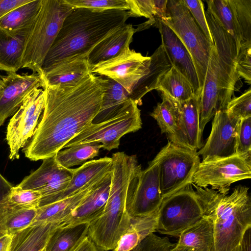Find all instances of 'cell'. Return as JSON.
<instances>
[{"mask_svg": "<svg viewBox=\"0 0 251 251\" xmlns=\"http://www.w3.org/2000/svg\"><path fill=\"white\" fill-rule=\"evenodd\" d=\"M161 96L162 102L158 103L150 115L156 121L161 133L169 137L175 134L177 128V113L171 100L163 93Z\"/></svg>", "mask_w": 251, "mask_h": 251, "instance_id": "obj_39", "label": "cell"}, {"mask_svg": "<svg viewBox=\"0 0 251 251\" xmlns=\"http://www.w3.org/2000/svg\"><path fill=\"white\" fill-rule=\"evenodd\" d=\"M153 160L158 166L163 199L192 183L193 175L201 162L197 151L169 141Z\"/></svg>", "mask_w": 251, "mask_h": 251, "instance_id": "obj_9", "label": "cell"}, {"mask_svg": "<svg viewBox=\"0 0 251 251\" xmlns=\"http://www.w3.org/2000/svg\"><path fill=\"white\" fill-rule=\"evenodd\" d=\"M45 99L44 89L34 90L10 120L6 129V140L11 160L19 158L20 150L33 136L44 110Z\"/></svg>", "mask_w": 251, "mask_h": 251, "instance_id": "obj_13", "label": "cell"}, {"mask_svg": "<svg viewBox=\"0 0 251 251\" xmlns=\"http://www.w3.org/2000/svg\"><path fill=\"white\" fill-rule=\"evenodd\" d=\"M111 177L112 169L106 174L100 184L59 226L89 224L98 218L102 213L109 196Z\"/></svg>", "mask_w": 251, "mask_h": 251, "instance_id": "obj_21", "label": "cell"}, {"mask_svg": "<svg viewBox=\"0 0 251 251\" xmlns=\"http://www.w3.org/2000/svg\"><path fill=\"white\" fill-rule=\"evenodd\" d=\"M31 0H0V20L15 8Z\"/></svg>", "mask_w": 251, "mask_h": 251, "instance_id": "obj_46", "label": "cell"}, {"mask_svg": "<svg viewBox=\"0 0 251 251\" xmlns=\"http://www.w3.org/2000/svg\"><path fill=\"white\" fill-rule=\"evenodd\" d=\"M176 245L192 251H216L212 220L203 216L198 223L183 232Z\"/></svg>", "mask_w": 251, "mask_h": 251, "instance_id": "obj_30", "label": "cell"}, {"mask_svg": "<svg viewBox=\"0 0 251 251\" xmlns=\"http://www.w3.org/2000/svg\"><path fill=\"white\" fill-rule=\"evenodd\" d=\"M44 108L35 132L24 150L38 161L55 154L99 113L104 89L102 76L90 73L74 86L45 85Z\"/></svg>", "mask_w": 251, "mask_h": 251, "instance_id": "obj_1", "label": "cell"}, {"mask_svg": "<svg viewBox=\"0 0 251 251\" xmlns=\"http://www.w3.org/2000/svg\"><path fill=\"white\" fill-rule=\"evenodd\" d=\"M150 63V56H144L129 47L119 55L95 66L91 73L116 81L130 96L135 85L149 71Z\"/></svg>", "mask_w": 251, "mask_h": 251, "instance_id": "obj_15", "label": "cell"}, {"mask_svg": "<svg viewBox=\"0 0 251 251\" xmlns=\"http://www.w3.org/2000/svg\"><path fill=\"white\" fill-rule=\"evenodd\" d=\"M37 208L11 210L0 213V234H14L30 226L36 217Z\"/></svg>", "mask_w": 251, "mask_h": 251, "instance_id": "obj_37", "label": "cell"}, {"mask_svg": "<svg viewBox=\"0 0 251 251\" xmlns=\"http://www.w3.org/2000/svg\"><path fill=\"white\" fill-rule=\"evenodd\" d=\"M157 210L146 216L131 218L130 225L113 251H129L149 234L156 231Z\"/></svg>", "mask_w": 251, "mask_h": 251, "instance_id": "obj_31", "label": "cell"}, {"mask_svg": "<svg viewBox=\"0 0 251 251\" xmlns=\"http://www.w3.org/2000/svg\"><path fill=\"white\" fill-rule=\"evenodd\" d=\"M170 251H192L190 249L177 246L175 244V246Z\"/></svg>", "mask_w": 251, "mask_h": 251, "instance_id": "obj_51", "label": "cell"}, {"mask_svg": "<svg viewBox=\"0 0 251 251\" xmlns=\"http://www.w3.org/2000/svg\"><path fill=\"white\" fill-rule=\"evenodd\" d=\"M162 21L175 32L190 53L201 93L214 45L201 30L183 0H168L165 18Z\"/></svg>", "mask_w": 251, "mask_h": 251, "instance_id": "obj_7", "label": "cell"}, {"mask_svg": "<svg viewBox=\"0 0 251 251\" xmlns=\"http://www.w3.org/2000/svg\"><path fill=\"white\" fill-rule=\"evenodd\" d=\"M102 148L101 144L91 142L78 144L59 151L55 155L57 162L62 167H71L82 165L87 160L97 156L100 150Z\"/></svg>", "mask_w": 251, "mask_h": 251, "instance_id": "obj_36", "label": "cell"}, {"mask_svg": "<svg viewBox=\"0 0 251 251\" xmlns=\"http://www.w3.org/2000/svg\"><path fill=\"white\" fill-rule=\"evenodd\" d=\"M87 57H79L64 61L41 75L45 86H71L92 73Z\"/></svg>", "mask_w": 251, "mask_h": 251, "instance_id": "obj_26", "label": "cell"}, {"mask_svg": "<svg viewBox=\"0 0 251 251\" xmlns=\"http://www.w3.org/2000/svg\"><path fill=\"white\" fill-rule=\"evenodd\" d=\"M103 91L100 107L92 123L97 124L116 115L131 100L128 91L116 81L102 76Z\"/></svg>", "mask_w": 251, "mask_h": 251, "instance_id": "obj_29", "label": "cell"}, {"mask_svg": "<svg viewBox=\"0 0 251 251\" xmlns=\"http://www.w3.org/2000/svg\"><path fill=\"white\" fill-rule=\"evenodd\" d=\"M74 169L66 168L56 161L55 156L43 160L40 166L17 185L23 189L39 192V207L50 197L64 190L69 183Z\"/></svg>", "mask_w": 251, "mask_h": 251, "instance_id": "obj_16", "label": "cell"}, {"mask_svg": "<svg viewBox=\"0 0 251 251\" xmlns=\"http://www.w3.org/2000/svg\"><path fill=\"white\" fill-rule=\"evenodd\" d=\"M60 223L30 226L14 234L10 251H44L51 234Z\"/></svg>", "mask_w": 251, "mask_h": 251, "instance_id": "obj_28", "label": "cell"}, {"mask_svg": "<svg viewBox=\"0 0 251 251\" xmlns=\"http://www.w3.org/2000/svg\"><path fill=\"white\" fill-rule=\"evenodd\" d=\"M234 90L221 68L213 45L200 98L199 123L202 133L206 125L217 111L226 110Z\"/></svg>", "mask_w": 251, "mask_h": 251, "instance_id": "obj_12", "label": "cell"}, {"mask_svg": "<svg viewBox=\"0 0 251 251\" xmlns=\"http://www.w3.org/2000/svg\"><path fill=\"white\" fill-rule=\"evenodd\" d=\"M74 8H84L96 11L116 9L128 11L127 0H64Z\"/></svg>", "mask_w": 251, "mask_h": 251, "instance_id": "obj_40", "label": "cell"}, {"mask_svg": "<svg viewBox=\"0 0 251 251\" xmlns=\"http://www.w3.org/2000/svg\"><path fill=\"white\" fill-rule=\"evenodd\" d=\"M175 244L167 237H160L152 233L129 251H170Z\"/></svg>", "mask_w": 251, "mask_h": 251, "instance_id": "obj_43", "label": "cell"}, {"mask_svg": "<svg viewBox=\"0 0 251 251\" xmlns=\"http://www.w3.org/2000/svg\"><path fill=\"white\" fill-rule=\"evenodd\" d=\"M150 58L149 71L139 80L130 93V99L137 105L142 104V98L147 93L156 90L160 77L172 67L170 61L161 45Z\"/></svg>", "mask_w": 251, "mask_h": 251, "instance_id": "obj_27", "label": "cell"}, {"mask_svg": "<svg viewBox=\"0 0 251 251\" xmlns=\"http://www.w3.org/2000/svg\"><path fill=\"white\" fill-rule=\"evenodd\" d=\"M205 12L217 53L236 61L241 46L251 44V0H207Z\"/></svg>", "mask_w": 251, "mask_h": 251, "instance_id": "obj_4", "label": "cell"}, {"mask_svg": "<svg viewBox=\"0 0 251 251\" xmlns=\"http://www.w3.org/2000/svg\"><path fill=\"white\" fill-rule=\"evenodd\" d=\"M203 217L197 193L190 183L163 199L157 210L156 231L179 237Z\"/></svg>", "mask_w": 251, "mask_h": 251, "instance_id": "obj_8", "label": "cell"}, {"mask_svg": "<svg viewBox=\"0 0 251 251\" xmlns=\"http://www.w3.org/2000/svg\"><path fill=\"white\" fill-rule=\"evenodd\" d=\"M161 37L162 46L172 67L180 73L191 84L195 95L200 97L201 92L195 67L185 46L175 32L163 22L159 21L154 25Z\"/></svg>", "mask_w": 251, "mask_h": 251, "instance_id": "obj_20", "label": "cell"}, {"mask_svg": "<svg viewBox=\"0 0 251 251\" xmlns=\"http://www.w3.org/2000/svg\"><path fill=\"white\" fill-rule=\"evenodd\" d=\"M89 223L57 226L44 251H73L87 235Z\"/></svg>", "mask_w": 251, "mask_h": 251, "instance_id": "obj_32", "label": "cell"}, {"mask_svg": "<svg viewBox=\"0 0 251 251\" xmlns=\"http://www.w3.org/2000/svg\"><path fill=\"white\" fill-rule=\"evenodd\" d=\"M0 87V126L19 109L29 94L34 90L44 88L41 75L32 73L21 75L8 73L2 77Z\"/></svg>", "mask_w": 251, "mask_h": 251, "instance_id": "obj_18", "label": "cell"}, {"mask_svg": "<svg viewBox=\"0 0 251 251\" xmlns=\"http://www.w3.org/2000/svg\"><path fill=\"white\" fill-rule=\"evenodd\" d=\"M251 177V157L234 155L209 160H202L192 180L195 185L211 189L221 193H228L237 181Z\"/></svg>", "mask_w": 251, "mask_h": 251, "instance_id": "obj_11", "label": "cell"}, {"mask_svg": "<svg viewBox=\"0 0 251 251\" xmlns=\"http://www.w3.org/2000/svg\"><path fill=\"white\" fill-rule=\"evenodd\" d=\"M236 72L239 77H243L249 84L251 83V44L243 45L236 61Z\"/></svg>", "mask_w": 251, "mask_h": 251, "instance_id": "obj_45", "label": "cell"}, {"mask_svg": "<svg viewBox=\"0 0 251 251\" xmlns=\"http://www.w3.org/2000/svg\"><path fill=\"white\" fill-rule=\"evenodd\" d=\"M226 111L230 116L241 120L251 117V89L249 88L228 103Z\"/></svg>", "mask_w": 251, "mask_h": 251, "instance_id": "obj_42", "label": "cell"}, {"mask_svg": "<svg viewBox=\"0 0 251 251\" xmlns=\"http://www.w3.org/2000/svg\"><path fill=\"white\" fill-rule=\"evenodd\" d=\"M251 117L239 121L236 132L235 154L251 157Z\"/></svg>", "mask_w": 251, "mask_h": 251, "instance_id": "obj_41", "label": "cell"}, {"mask_svg": "<svg viewBox=\"0 0 251 251\" xmlns=\"http://www.w3.org/2000/svg\"><path fill=\"white\" fill-rule=\"evenodd\" d=\"M111 157L93 159L74 169L72 178L66 188L49 199L42 205L71 197L79 192L88 183L112 169Z\"/></svg>", "mask_w": 251, "mask_h": 251, "instance_id": "obj_23", "label": "cell"}, {"mask_svg": "<svg viewBox=\"0 0 251 251\" xmlns=\"http://www.w3.org/2000/svg\"><path fill=\"white\" fill-rule=\"evenodd\" d=\"M108 172L88 183L75 194L63 200L38 207L36 217L30 226L49 223H61L100 184Z\"/></svg>", "mask_w": 251, "mask_h": 251, "instance_id": "obj_22", "label": "cell"}, {"mask_svg": "<svg viewBox=\"0 0 251 251\" xmlns=\"http://www.w3.org/2000/svg\"><path fill=\"white\" fill-rule=\"evenodd\" d=\"M135 32L131 25L125 24L99 42L87 55L91 72L95 66L119 55L129 48Z\"/></svg>", "mask_w": 251, "mask_h": 251, "instance_id": "obj_24", "label": "cell"}, {"mask_svg": "<svg viewBox=\"0 0 251 251\" xmlns=\"http://www.w3.org/2000/svg\"><path fill=\"white\" fill-rule=\"evenodd\" d=\"M42 0H31L12 10L0 20V28L15 30L31 26L38 15Z\"/></svg>", "mask_w": 251, "mask_h": 251, "instance_id": "obj_35", "label": "cell"}, {"mask_svg": "<svg viewBox=\"0 0 251 251\" xmlns=\"http://www.w3.org/2000/svg\"><path fill=\"white\" fill-rule=\"evenodd\" d=\"M2 77L0 76V87L2 85Z\"/></svg>", "mask_w": 251, "mask_h": 251, "instance_id": "obj_52", "label": "cell"}, {"mask_svg": "<svg viewBox=\"0 0 251 251\" xmlns=\"http://www.w3.org/2000/svg\"><path fill=\"white\" fill-rule=\"evenodd\" d=\"M200 98V96L195 95L180 102L169 98L176 111L177 128L174 135L168 137L169 141L196 151L202 147V133L199 123Z\"/></svg>", "mask_w": 251, "mask_h": 251, "instance_id": "obj_19", "label": "cell"}, {"mask_svg": "<svg viewBox=\"0 0 251 251\" xmlns=\"http://www.w3.org/2000/svg\"><path fill=\"white\" fill-rule=\"evenodd\" d=\"M156 90L177 102L188 100L195 96L188 80L172 66L160 77Z\"/></svg>", "mask_w": 251, "mask_h": 251, "instance_id": "obj_33", "label": "cell"}, {"mask_svg": "<svg viewBox=\"0 0 251 251\" xmlns=\"http://www.w3.org/2000/svg\"><path fill=\"white\" fill-rule=\"evenodd\" d=\"M163 200L158 166L152 160L132 179L127 193L126 210L131 218L148 216L158 210Z\"/></svg>", "mask_w": 251, "mask_h": 251, "instance_id": "obj_14", "label": "cell"}, {"mask_svg": "<svg viewBox=\"0 0 251 251\" xmlns=\"http://www.w3.org/2000/svg\"><path fill=\"white\" fill-rule=\"evenodd\" d=\"M130 17H144L149 20L138 25L135 32L139 31L163 21L166 16L168 0H127Z\"/></svg>", "mask_w": 251, "mask_h": 251, "instance_id": "obj_34", "label": "cell"}, {"mask_svg": "<svg viewBox=\"0 0 251 251\" xmlns=\"http://www.w3.org/2000/svg\"><path fill=\"white\" fill-rule=\"evenodd\" d=\"M41 198V194L37 191L13 186L0 202V213L8 210L37 208Z\"/></svg>", "mask_w": 251, "mask_h": 251, "instance_id": "obj_38", "label": "cell"}, {"mask_svg": "<svg viewBox=\"0 0 251 251\" xmlns=\"http://www.w3.org/2000/svg\"><path fill=\"white\" fill-rule=\"evenodd\" d=\"M192 185L203 216L212 220L216 251H231L241 244L244 234L251 228L249 188L240 185L229 194Z\"/></svg>", "mask_w": 251, "mask_h": 251, "instance_id": "obj_3", "label": "cell"}, {"mask_svg": "<svg viewBox=\"0 0 251 251\" xmlns=\"http://www.w3.org/2000/svg\"><path fill=\"white\" fill-rule=\"evenodd\" d=\"M131 177L122 172L112 175L109 196L101 214L89 224L87 236L99 251L114 250L131 223L126 208Z\"/></svg>", "mask_w": 251, "mask_h": 251, "instance_id": "obj_5", "label": "cell"}, {"mask_svg": "<svg viewBox=\"0 0 251 251\" xmlns=\"http://www.w3.org/2000/svg\"><path fill=\"white\" fill-rule=\"evenodd\" d=\"M194 20L210 43L214 45L206 21L204 5L201 0H183Z\"/></svg>", "mask_w": 251, "mask_h": 251, "instance_id": "obj_44", "label": "cell"}, {"mask_svg": "<svg viewBox=\"0 0 251 251\" xmlns=\"http://www.w3.org/2000/svg\"><path fill=\"white\" fill-rule=\"evenodd\" d=\"M32 25L15 30L0 28V70L16 73L22 68L25 45Z\"/></svg>", "mask_w": 251, "mask_h": 251, "instance_id": "obj_25", "label": "cell"}, {"mask_svg": "<svg viewBox=\"0 0 251 251\" xmlns=\"http://www.w3.org/2000/svg\"><path fill=\"white\" fill-rule=\"evenodd\" d=\"M140 110L131 100L113 117L97 124L91 123L70 141L64 148L78 144L96 142L110 151L118 149L121 138L142 127Z\"/></svg>", "mask_w": 251, "mask_h": 251, "instance_id": "obj_10", "label": "cell"}, {"mask_svg": "<svg viewBox=\"0 0 251 251\" xmlns=\"http://www.w3.org/2000/svg\"><path fill=\"white\" fill-rule=\"evenodd\" d=\"M13 234H0V251H10Z\"/></svg>", "mask_w": 251, "mask_h": 251, "instance_id": "obj_50", "label": "cell"}, {"mask_svg": "<svg viewBox=\"0 0 251 251\" xmlns=\"http://www.w3.org/2000/svg\"><path fill=\"white\" fill-rule=\"evenodd\" d=\"M74 8L64 0H42L40 10L28 34L22 68L42 75V66L66 17Z\"/></svg>", "mask_w": 251, "mask_h": 251, "instance_id": "obj_6", "label": "cell"}, {"mask_svg": "<svg viewBox=\"0 0 251 251\" xmlns=\"http://www.w3.org/2000/svg\"><path fill=\"white\" fill-rule=\"evenodd\" d=\"M251 228H249L244 235L241 244L231 251H251Z\"/></svg>", "mask_w": 251, "mask_h": 251, "instance_id": "obj_48", "label": "cell"}, {"mask_svg": "<svg viewBox=\"0 0 251 251\" xmlns=\"http://www.w3.org/2000/svg\"><path fill=\"white\" fill-rule=\"evenodd\" d=\"M12 187L0 173V202L9 194Z\"/></svg>", "mask_w": 251, "mask_h": 251, "instance_id": "obj_49", "label": "cell"}, {"mask_svg": "<svg viewBox=\"0 0 251 251\" xmlns=\"http://www.w3.org/2000/svg\"><path fill=\"white\" fill-rule=\"evenodd\" d=\"M127 11L74 8L65 19L42 66V74L71 58L86 57L101 40L124 25Z\"/></svg>", "mask_w": 251, "mask_h": 251, "instance_id": "obj_2", "label": "cell"}, {"mask_svg": "<svg viewBox=\"0 0 251 251\" xmlns=\"http://www.w3.org/2000/svg\"><path fill=\"white\" fill-rule=\"evenodd\" d=\"M240 120L225 111H217L213 117L210 133L198 153L202 160L225 158L235 154L236 132Z\"/></svg>", "mask_w": 251, "mask_h": 251, "instance_id": "obj_17", "label": "cell"}, {"mask_svg": "<svg viewBox=\"0 0 251 251\" xmlns=\"http://www.w3.org/2000/svg\"><path fill=\"white\" fill-rule=\"evenodd\" d=\"M73 251H99L91 239L87 235Z\"/></svg>", "mask_w": 251, "mask_h": 251, "instance_id": "obj_47", "label": "cell"}]
</instances>
